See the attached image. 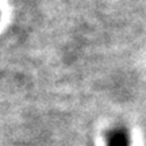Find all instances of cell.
Masks as SVG:
<instances>
[{"mask_svg": "<svg viewBox=\"0 0 146 146\" xmlns=\"http://www.w3.org/2000/svg\"><path fill=\"white\" fill-rule=\"evenodd\" d=\"M107 146H130V137L126 129L115 127L107 133Z\"/></svg>", "mask_w": 146, "mask_h": 146, "instance_id": "6da1fadb", "label": "cell"}]
</instances>
